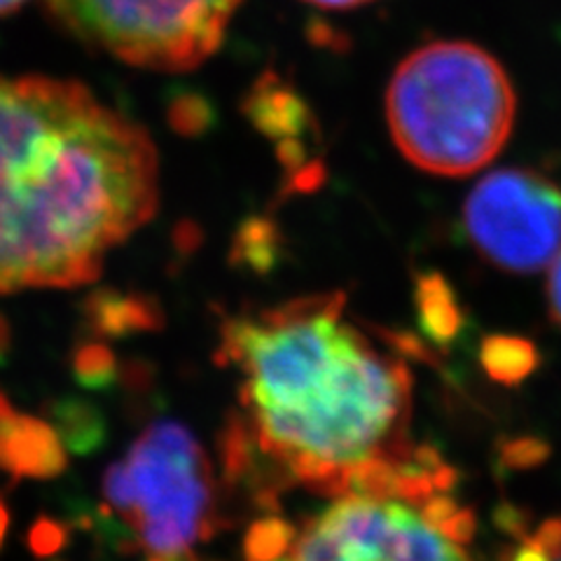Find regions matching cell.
Segmentation results:
<instances>
[{"mask_svg": "<svg viewBox=\"0 0 561 561\" xmlns=\"http://www.w3.org/2000/svg\"><path fill=\"white\" fill-rule=\"evenodd\" d=\"M517 113L515 87L486 49L437 41L402 61L386 92L396 148L421 171L476 173L503 150Z\"/></svg>", "mask_w": 561, "mask_h": 561, "instance_id": "3", "label": "cell"}, {"mask_svg": "<svg viewBox=\"0 0 561 561\" xmlns=\"http://www.w3.org/2000/svg\"><path fill=\"white\" fill-rule=\"evenodd\" d=\"M87 47L138 68L179 73L214 57L241 0H45Z\"/></svg>", "mask_w": 561, "mask_h": 561, "instance_id": "6", "label": "cell"}, {"mask_svg": "<svg viewBox=\"0 0 561 561\" xmlns=\"http://www.w3.org/2000/svg\"><path fill=\"white\" fill-rule=\"evenodd\" d=\"M160 204V160L84 84L0 76V295L94 280Z\"/></svg>", "mask_w": 561, "mask_h": 561, "instance_id": "1", "label": "cell"}, {"mask_svg": "<svg viewBox=\"0 0 561 561\" xmlns=\"http://www.w3.org/2000/svg\"><path fill=\"white\" fill-rule=\"evenodd\" d=\"M16 416H20V414L12 410L10 400L3 393H0V468H3L5 443H8V437H10L12 428H14V424H16Z\"/></svg>", "mask_w": 561, "mask_h": 561, "instance_id": "17", "label": "cell"}, {"mask_svg": "<svg viewBox=\"0 0 561 561\" xmlns=\"http://www.w3.org/2000/svg\"><path fill=\"white\" fill-rule=\"evenodd\" d=\"M26 5V0H0V16H8Z\"/></svg>", "mask_w": 561, "mask_h": 561, "instance_id": "20", "label": "cell"}, {"mask_svg": "<svg viewBox=\"0 0 561 561\" xmlns=\"http://www.w3.org/2000/svg\"><path fill=\"white\" fill-rule=\"evenodd\" d=\"M548 307L552 321L561 328V251L552 260V270L548 278Z\"/></svg>", "mask_w": 561, "mask_h": 561, "instance_id": "15", "label": "cell"}, {"mask_svg": "<svg viewBox=\"0 0 561 561\" xmlns=\"http://www.w3.org/2000/svg\"><path fill=\"white\" fill-rule=\"evenodd\" d=\"M57 431L64 437L70 451L87 454L92 451L103 437V426L96 416V410L82 400H61L55 408Z\"/></svg>", "mask_w": 561, "mask_h": 561, "instance_id": "11", "label": "cell"}, {"mask_svg": "<svg viewBox=\"0 0 561 561\" xmlns=\"http://www.w3.org/2000/svg\"><path fill=\"white\" fill-rule=\"evenodd\" d=\"M503 561H561V517L542 522Z\"/></svg>", "mask_w": 561, "mask_h": 561, "instance_id": "12", "label": "cell"}, {"mask_svg": "<svg viewBox=\"0 0 561 561\" xmlns=\"http://www.w3.org/2000/svg\"><path fill=\"white\" fill-rule=\"evenodd\" d=\"M482 365L491 379L519 383L538 367V351L522 337H486L482 344Z\"/></svg>", "mask_w": 561, "mask_h": 561, "instance_id": "9", "label": "cell"}, {"mask_svg": "<svg viewBox=\"0 0 561 561\" xmlns=\"http://www.w3.org/2000/svg\"><path fill=\"white\" fill-rule=\"evenodd\" d=\"M419 309H421V323H424L428 335L437 342L451 340L456 335V330H459L463 323V316L459 311V305L454 300L447 280L435 274L421 280Z\"/></svg>", "mask_w": 561, "mask_h": 561, "instance_id": "10", "label": "cell"}, {"mask_svg": "<svg viewBox=\"0 0 561 561\" xmlns=\"http://www.w3.org/2000/svg\"><path fill=\"white\" fill-rule=\"evenodd\" d=\"M113 377V360L103 346L90 344L76 354V379L87 389H101Z\"/></svg>", "mask_w": 561, "mask_h": 561, "instance_id": "13", "label": "cell"}, {"mask_svg": "<svg viewBox=\"0 0 561 561\" xmlns=\"http://www.w3.org/2000/svg\"><path fill=\"white\" fill-rule=\"evenodd\" d=\"M103 496L152 561H185L208 534L206 456L195 435L175 421H157L111 466Z\"/></svg>", "mask_w": 561, "mask_h": 561, "instance_id": "4", "label": "cell"}, {"mask_svg": "<svg viewBox=\"0 0 561 561\" xmlns=\"http://www.w3.org/2000/svg\"><path fill=\"white\" fill-rule=\"evenodd\" d=\"M463 225L476 251L505 272L534 274L561 251V190L529 169H501L470 192Z\"/></svg>", "mask_w": 561, "mask_h": 561, "instance_id": "7", "label": "cell"}, {"mask_svg": "<svg viewBox=\"0 0 561 561\" xmlns=\"http://www.w3.org/2000/svg\"><path fill=\"white\" fill-rule=\"evenodd\" d=\"M342 307L332 293L232 319L222 354L243 379L262 451L305 482L363 491L400 470L412 381Z\"/></svg>", "mask_w": 561, "mask_h": 561, "instance_id": "2", "label": "cell"}, {"mask_svg": "<svg viewBox=\"0 0 561 561\" xmlns=\"http://www.w3.org/2000/svg\"><path fill=\"white\" fill-rule=\"evenodd\" d=\"M66 468V456L57 431L45 421L26 414L16 416V424L5 443L3 470L14 478H55Z\"/></svg>", "mask_w": 561, "mask_h": 561, "instance_id": "8", "label": "cell"}, {"mask_svg": "<svg viewBox=\"0 0 561 561\" xmlns=\"http://www.w3.org/2000/svg\"><path fill=\"white\" fill-rule=\"evenodd\" d=\"M348 491L297 536L288 561H470L468 513L447 499L424 507L405 501L421 491Z\"/></svg>", "mask_w": 561, "mask_h": 561, "instance_id": "5", "label": "cell"}, {"mask_svg": "<svg viewBox=\"0 0 561 561\" xmlns=\"http://www.w3.org/2000/svg\"><path fill=\"white\" fill-rule=\"evenodd\" d=\"M8 524H10V515H8V507L0 501V546H3L5 534H8Z\"/></svg>", "mask_w": 561, "mask_h": 561, "instance_id": "21", "label": "cell"}, {"mask_svg": "<svg viewBox=\"0 0 561 561\" xmlns=\"http://www.w3.org/2000/svg\"><path fill=\"white\" fill-rule=\"evenodd\" d=\"M305 3L323 8V10H354L367 3H375V0H305Z\"/></svg>", "mask_w": 561, "mask_h": 561, "instance_id": "18", "label": "cell"}, {"mask_svg": "<svg viewBox=\"0 0 561 561\" xmlns=\"http://www.w3.org/2000/svg\"><path fill=\"white\" fill-rule=\"evenodd\" d=\"M10 346H12V330L5 321V316L0 313V367H3L10 358Z\"/></svg>", "mask_w": 561, "mask_h": 561, "instance_id": "19", "label": "cell"}, {"mask_svg": "<svg viewBox=\"0 0 561 561\" xmlns=\"http://www.w3.org/2000/svg\"><path fill=\"white\" fill-rule=\"evenodd\" d=\"M66 540V534L61 529V524L51 522L47 517L35 522V526L31 529V536H28V542H31V550L35 554L41 557H47V554H55Z\"/></svg>", "mask_w": 561, "mask_h": 561, "instance_id": "14", "label": "cell"}, {"mask_svg": "<svg viewBox=\"0 0 561 561\" xmlns=\"http://www.w3.org/2000/svg\"><path fill=\"white\" fill-rule=\"evenodd\" d=\"M542 456H546V447L542 443L536 440H519L507 449V459L515 461V466H529V463H540Z\"/></svg>", "mask_w": 561, "mask_h": 561, "instance_id": "16", "label": "cell"}]
</instances>
